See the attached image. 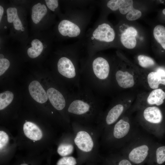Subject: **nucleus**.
<instances>
[{
    "label": "nucleus",
    "instance_id": "f257e3e1",
    "mask_svg": "<svg viewBox=\"0 0 165 165\" xmlns=\"http://www.w3.org/2000/svg\"><path fill=\"white\" fill-rule=\"evenodd\" d=\"M68 102L67 112L73 122L97 126L103 112V104L100 95L83 86L75 91Z\"/></svg>",
    "mask_w": 165,
    "mask_h": 165
},
{
    "label": "nucleus",
    "instance_id": "f03ea898",
    "mask_svg": "<svg viewBox=\"0 0 165 165\" xmlns=\"http://www.w3.org/2000/svg\"><path fill=\"white\" fill-rule=\"evenodd\" d=\"M72 128L77 158L81 163H101L103 157L99 151L101 134L97 126L72 122Z\"/></svg>",
    "mask_w": 165,
    "mask_h": 165
},
{
    "label": "nucleus",
    "instance_id": "7ed1b4c3",
    "mask_svg": "<svg viewBox=\"0 0 165 165\" xmlns=\"http://www.w3.org/2000/svg\"><path fill=\"white\" fill-rule=\"evenodd\" d=\"M86 67L81 70V81L84 86L100 96L110 85V68L107 59L97 57L91 60Z\"/></svg>",
    "mask_w": 165,
    "mask_h": 165
},
{
    "label": "nucleus",
    "instance_id": "20e7f679",
    "mask_svg": "<svg viewBox=\"0 0 165 165\" xmlns=\"http://www.w3.org/2000/svg\"><path fill=\"white\" fill-rule=\"evenodd\" d=\"M149 145L143 144L133 147L123 156L134 165H143L147 163L150 154Z\"/></svg>",
    "mask_w": 165,
    "mask_h": 165
},
{
    "label": "nucleus",
    "instance_id": "39448f33",
    "mask_svg": "<svg viewBox=\"0 0 165 165\" xmlns=\"http://www.w3.org/2000/svg\"><path fill=\"white\" fill-rule=\"evenodd\" d=\"M143 115L145 124L144 127L151 132L153 126L160 123L162 121L161 111L156 106L147 107L144 110Z\"/></svg>",
    "mask_w": 165,
    "mask_h": 165
},
{
    "label": "nucleus",
    "instance_id": "423d86ee",
    "mask_svg": "<svg viewBox=\"0 0 165 165\" xmlns=\"http://www.w3.org/2000/svg\"><path fill=\"white\" fill-rule=\"evenodd\" d=\"M112 77L118 86L123 89L132 87L134 84V76L129 72L117 69L114 72Z\"/></svg>",
    "mask_w": 165,
    "mask_h": 165
},
{
    "label": "nucleus",
    "instance_id": "0eeeda50",
    "mask_svg": "<svg viewBox=\"0 0 165 165\" xmlns=\"http://www.w3.org/2000/svg\"><path fill=\"white\" fill-rule=\"evenodd\" d=\"M93 37L100 41L110 42L115 37V32L108 24L103 23L98 25L93 33Z\"/></svg>",
    "mask_w": 165,
    "mask_h": 165
},
{
    "label": "nucleus",
    "instance_id": "6e6552de",
    "mask_svg": "<svg viewBox=\"0 0 165 165\" xmlns=\"http://www.w3.org/2000/svg\"><path fill=\"white\" fill-rule=\"evenodd\" d=\"M47 94L50 103L53 106L57 111L63 110L68 104L64 96L59 90L53 87L49 88Z\"/></svg>",
    "mask_w": 165,
    "mask_h": 165
},
{
    "label": "nucleus",
    "instance_id": "1a4fd4ad",
    "mask_svg": "<svg viewBox=\"0 0 165 165\" xmlns=\"http://www.w3.org/2000/svg\"><path fill=\"white\" fill-rule=\"evenodd\" d=\"M28 90L32 97L37 102L42 104L47 101L48 97L47 93L38 81L34 80L31 82Z\"/></svg>",
    "mask_w": 165,
    "mask_h": 165
},
{
    "label": "nucleus",
    "instance_id": "9d476101",
    "mask_svg": "<svg viewBox=\"0 0 165 165\" xmlns=\"http://www.w3.org/2000/svg\"><path fill=\"white\" fill-rule=\"evenodd\" d=\"M58 28L60 33L64 36L75 37L79 35L80 33V29L78 25L67 20L61 21Z\"/></svg>",
    "mask_w": 165,
    "mask_h": 165
},
{
    "label": "nucleus",
    "instance_id": "9b49d317",
    "mask_svg": "<svg viewBox=\"0 0 165 165\" xmlns=\"http://www.w3.org/2000/svg\"><path fill=\"white\" fill-rule=\"evenodd\" d=\"M137 35V31L133 27L128 28L121 34L120 40L122 43L127 48H134L136 45L135 37Z\"/></svg>",
    "mask_w": 165,
    "mask_h": 165
},
{
    "label": "nucleus",
    "instance_id": "f8f14e48",
    "mask_svg": "<svg viewBox=\"0 0 165 165\" xmlns=\"http://www.w3.org/2000/svg\"><path fill=\"white\" fill-rule=\"evenodd\" d=\"M23 128L25 135L31 140L37 141L40 140L42 137V134L41 130L32 122H25Z\"/></svg>",
    "mask_w": 165,
    "mask_h": 165
},
{
    "label": "nucleus",
    "instance_id": "ddd939ff",
    "mask_svg": "<svg viewBox=\"0 0 165 165\" xmlns=\"http://www.w3.org/2000/svg\"><path fill=\"white\" fill-rule=\"evenodd\" d=\"M75 148L72 133L68 141L62 142L59 145L57 151L58 154L62 157L68 156L73 153Z\"/></svg>",
    "mask_w": 165,
    "mask_h": 165
},
{
    "label": "nucleus",
    "instance_id": "4468645a",
    "mask_svg": "<svg viewBox=\"0 0 165 165\" xmlns=\"http://www.w3.org/2000/svg\"><path fill=\"white\" fill-rule=\"evenodd\" d=\"M165 98V93L160 89L153 90L149 94L147 99V103L150 105L159 106L162 104Z\"/></svg>",
    "mask_w": 165,
    "mask_h": 165
},
{
    "label": "nucleus",
    "instance_id": "2eb2a0df",
    "mask_svg": "<svg viewBox=\"0 0 165 165\" xmlns=\"http://www.w3.org/2000/svg\"><path fill=\"white\" fill-rule=\"evenodd\" d=\"M47 9L46 6L38 3L34 5L32 8L31 18L35 24L38 23L46 15Z\"/></svg>",
    "mask_w": 165,
    "mask_h": 165
},
{
    "label": "nucleus",
    "instance_id": "dca6fc26",
    "mask_svg": "<svg viewBox=\"0 0 165 165\" xmlns=\"http://www.w3.org/2000/svg\"><path fill=\"white\" fill-rule=\"evenodd\" d=\"M147 81L149 86L152 89H158L160 84L165 85V78H162L156 72L149 73L147 76Z\"/></svg>",
    "mask_w": 165,
    "mask_h": 165
},
{
    "label": "nucleus",
    "instance_id": "f3484780",
    "mask_svg": "<svg viewBox=\"0 0 165 165\" xmlns=\"http://www.w3.org/2000/svg\"><path fill=\"white\" fill-rule=\"evenodd\" d=\"M31 47L28 48L27 53L29 57L35 58L38 56L43 50V44L38 39L33 40L31 42Z\"/></svg>",
    "mask_w": 165,
    "mask_h": 165
},
{
    "label": "nucleus",
    "instance_id": "a211bd4d",
    "mask_svg": "<svg viewBox=\"0 0 165 165\" xmlns=\"http://www.w3.org/2000/svg\"><path fill=\"white\" fill-rule=\"evenodd\" d=\"M153 35L157 42L165 50V27L160 25L156 26L153 30Z\"/></svg>",
    "mask_w": 165,
    "mask_h": 165
},
{
    "label": "nucleus",
    "instance_id": "6ab92c4d",
    "mask_svg": "<svg viewBox=\"0 0 165 165\" xmlns=\"http://www.w3.org/2000/svg\"><path fill=\"white\" fill-rule=\"evenodd\" d=\"M114 165H134L123 155L113 154L107 157Z\"/></svg>",
    "mask_w": 165,
    "mask_h": 165
},
{
    "label": "nucleus",
    "instance_id": "aec40b11",
    "mask_svg": "<svg viewBox=\"0 0 165 165\" xmlns=\"http://www.w3.org/2000/svg\"><path fill=\"white\" fill-rule=\"evenodd\" d=\"M13 94L9 91H6L0 94V110L4 109L10 104L13 99Z\"/></svg>",
    "mask_w": 165,
    "mask_h": 165
},
{
    "label": "nucleus",
    "instance_id": "412c9836",
    "mask_svg": "<svg viewBox=\"0 0 165 165\" xmlns=\"http://www.w3.org/2000/svg\"><path fill=\"white\" fill-rule=\"evenodd\" d=\"M78 159L73 156L62 157L59 159L56 165H82Z\"/></svg>",
    "mask_w": 165,
    "mask_h": 165
},
{
    "label": "nucleus",
    "instance_id": "4be33fe9",
    "mask_svg": "<svg viewBox=\"0 0 165 165\" xmlns=\"http://www.w3.org/2000/svg\"><path fill=\"white\" fill-rule=\"evenodd\" d=\"M139 65L142 68H147L153 66L155 62L150 57L143 55H140L138 57Z\"/></svg>",
    "mask_w": 165,
    "mask_h": 165
},
{
    "label": "nucleus",
    "instance_id": "5701e85b",
    "mask_svg": "<svg viewBox=\"0 0 165 165\" xmlns=\"http://www.w3.org/2000/svg\"><path fill=\"white\" fill-rule=\"evenodd\" d=\"M133 2L131 0H126L120 6L119 10L121 13L125 14L133 9Z\"/></svg>",
    "mask_w": 165,
    "mask_h": 165
},
{
    "label": "nucleus",
    "instance_id": "b1692460",
    "mask_svg": "<svg viewBox=\"0 0 165 165\" xmlns=\"http://www.w3.org/2000/svg\"><path fill=\"white\" fill-rule=\"evenodd\" d=\"M141 16L140 11L133 8L127 14L126 18L129 20H134L140 18Z\"/></svg>",
    "mask_w": 165,
    "mask_h": 165
},
{
    "label": "nucleus",
    "instance_id": "393cba45",
    "mask_svg": "<svg viewBox=\"0 0 165 165\" xmlns=\"http://www.w3.org/2000/svg\"><path fill=\"white\" fill-rule=\"evenodd\" d=\"M125 0H111L107 3V7L112 11H116L119 8L121 5L125 2Z\"/></svg>",
    "mask_w": 165,
    "mask_h": 165
},
{
    "label": "nucleus",
    "instance_id": "a878e982",
    "mask_svg": "<svg viewBox=\"0 0 165 165\" xmlns=\"http://www.w3.org/2000/svg\"><path fill=\"white\" fill-rule=\"evenodd\" d=\"M8 21L10 23H13V20L16 15H18L17 10L15 8L10 7L6 10Z\"/></svg>",
    "mask_w": 165,
    "mask_h": 165
},
{
    "label": "nucleus",
    "instance_id": "bb28decb",
    "mask_svg": "<svg viewBox=\"0 0 165 165\" xmlns=\"http://www.w3.org/2000/svg\"><path fill=\"white\" fill-rule=\"evenodd\" d=\"M10 64L9 61L6 58L0 59V75H2L9 68Z\"/></svg>",
    "mask_w": 165,
    "mask_h": 165
},
{
    "label": "nucleus",
    "instance_id": "cd10ccee",
    "mask_svg": "<svg viewBox=\"0 0 165 165\" xmlns=\"http://www.w3.org/2000/svg\"><path fill=\"white\" fill-rule=\"evenodd\" d=\"M9 141V137L4 131H0V148L1 150L7 143Z\"/></svg>",
    "mask_w": 165,
    "mask_h": 165
},
{
    "label": "nucleus",
    "instance_id": "c85d7f7f",
    "mask_svg": "<svg viewBox=\"0 0 165 165\" xmlns=\"http://www.w3.org/2000/svg\"><path fill=\"white\" fill-rule=\"evenodd\" d=\"M46 4L48 8L52 11H54L58 5V1L57 0H46Z\"/></svg>",
    "mask_w": 165,
    "mask_h": 165
},
{
    "label": "nucleus",
    "instance_id": "c756f323",
    "mask_svg": "<svg viewBox=\"0 0 165 165\" xmlns=\"http://www.w3.org/2000/svg\"><path fill=\"white\" fill-rule=\"evenodd\" d=\"M102 165H114L112 162L106 158L103 157L101 162Z\"/></svg>",
    "mask_w": 165,
    "mask_h": 165
},
{
    "label": "nucleus",
    "instance_id": "7c9ffc66",
    "mask_svg": "<svg viewBox=\"0 0 165 165\" xmlns=\"http://www.w3.org/2000/svg\"><path fill=\"white\" fill-rule=\"evenodd\" d=\"M157 72L163 78H165V71L163 69H159L157 70Z\"/></svg>",
    "mask_w": 165,
    "mask_h": 165
},
{
    "label": "nucleus",
    "instance_id": "2f4dec72",
    "mask_svg": "<svg viewBox=\"0 0 165 165\" xmlns=\"http://www.w3.org/2000/svg\"><path fill=\"white\" fill-rule=\"evenodd\" d=\"M99 163H100L92 162H87L83 164V165H101L99 164ZM101 165H102V164Z\"/></svg>",
    "mask_w": 165,
    "mask_h": 165
},
{
    "label": "nucleus",
    "instance_id": "473e14b6",
    "mask_svg": "<svg viewBox=\"0 0 165 165\" xmlns=\"http://www.w3.org/2000/svg\"><path fill=\"white\" fill-rule=\"evenodd\" d=\"M4 12V9L3 7L0 6V21H1L2 16Z\"/></svg>",
    "mask_w": 165,
    "mask_h": 165
},
{
    "label": "nucleus",
    "instance_id": "72a5a7b5",
    "mask_svg": "<svg viewBox=\"0 0 165 165\" xmlns=\"http://www.w3.org/2000/svg\"><path fill=\"white\" fill-rule=\"evenodd\" d=\"M0 59L4 58V56L2 54H0Z\"/></svg>",
    "mask_w": 165,
    "mask_h": 165
},
{
    "label": "nucleus",
    "instance_id": "f704fd0d",
    "mask_svg": "<svg viewBox=\"0 0 165 165\" xmlns=\"http://www.w3.org/2000/svg\"><path fill=\"white\" fill-rule=\"evenodd\" d=\"M20 30L23 31L24 30V28L23 27H22L21 28Z\"/></svg>",
    "mask_w": 165,
    "mask_h": 165
},
{
    "label": "nucleus",
    "instance_id": "c9c22d12",
    "mask_svg": "<svg viewBox=\"0 0 165 165\" xmlns=\"http://www.w3.org/2000/svg\"><path fill=\"white\" fill-rule=\"evenodd\" d=\"M163 13L165 15V9L163 10Z\"/></svg>",
    "mask_w": 165,
    "mask_h": 165
},
{
    "label": "nucleus",
    "instance_id": "e433bc0d",
    "mask_svg": "<svg viewBox=\"0 0 165 165\" xmlns=\"http://www.w3.org/2000/svg\"><path fill=\"white\" fill-rule=\"evenodd\" d=\"M7 28V27L6 26H5V27H4L5 28Z\"/></svg>",
    "mask_w": 165,
    "mask_h": 165
}]
</instances>
